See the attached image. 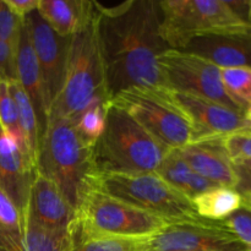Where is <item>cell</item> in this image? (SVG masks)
Listing matches in <instances>:
<instances>
[{
    "mask_svg": "<svg viewBox=\"0 0 251 251\" xmlns=\"http://www.w3.org/2000/svg\"><path fill=\"white\" fill-rule=\"evenodd\" d=\"M0 126L28 151L19 122L16 104L9 88V82L0 80Z\"/></svg>",
    "mask_w": 251,
    "mask_h": 251,
    "instance_id": "cell-26",
    "label": "cell"
},
{
    "mask_svg": "<svg viewBox=\"0 0 251 251\" xmlns=\"http://www.w3.org/2000/svg\"><path fill=\"white\" fill-rule=\"evenodd\" d=\"M221 78L230 100L244 112L251 104V69H221Z\"/></svg>",
    "mask_w": 251,
    "mask_h": 251,
    "instance_id": "cell-24",
    "label": "cell"
},
{
    "mask_svg": "<svg viewBox=\"0 0 251 251\" xmlns=\"http://www.w3.org/2000/svg\"><path fill=\"white\" fill-rule=\"evenodd\" d=\"M176 151L201 176L216 185L234 189L237 178L233 162L218 139L191 142Z\"/></svg>",
    "mask_w": 251,
    "mask_h": 251,
    "instance_id": "cell-17",
    "label": "cell"
},
{
    "mask_svg": "<svg viewBox=\"0 0 251 251\" xmlns=\"http://www.w3.org/2000/svg\"><path fill=\"white\" fill-rule=\"evenodd\" d=\"M9 88L15 100V104H16L17 113H19V122L25 137V142H26V146L28 149L32 159L36 163L41 136H39L38 122H37V115L34 112L33 104H32L27 93L24 91V88L21 87L19 81H10Z\"/></svg>",
    "mask_w": 251,
    "mask_h": 251,
    "instance_id": "cell-22",
    "label": "cell"
},
{
    "mask_svg": "<svg viewBox=\"0 0 251 251\" xmlns=\"http://www.w3.org/2000/svg\"><path fill=\"white\" fill-rule=\"evenodd\" d=\"M168 92L193 125V142L217 140L226 135L251 127V123L244 117V113L233 110L206 98L178 91L168 90Z\"/></svg>",
    "mask_w": 251,
    "mask_h": 251,
    "instance_id": "cell-12",
    "label": "cell"
},
{
    "mask_svg": "<svg viewBox=\"0 0 251 251\" xmlns=\"http://www.w3.org/2000/svg\"><path fill=\"white\" fill-rule=\"evenodd\" d=\"M191 201L199 217L212 222H222L243 205L240 194L228 186H215Z\"/></svg>",
    "mask_w": 251,
    "mask_h": 251,
    "instance_id": "cell-21",
    "label": "cell"
},
{
    "mask_svg": "<svg viewBox=\"0 0 251 251\" xmlns=\"http://www.w3.org/2000/svg\"><path fill=\"white\" fill-rule=\"evenodd\" d=\"M108 103L109 102L93 103L73 119L76 130L83 141L92 147L104 131Z\"/></svg>",
    "mask_w": 251,
    "mask_h": 251,
    "instance_id": "cell-23",
    "label": "cell"
},
{
    "mask_svg": "<svg viewBox=\"0 0 251 251\" xmlns=\"http://www.w3.org/2000/svg\"><path fill=\"white\" fill-rule=\"evenodd\" d=\"M37 176L29 152L0 126V189L26 220L27 203Z\"/></svg>",
    "mask_w": 251,
    "mask_h": 251,
    "instance_id": "cell-13",
    "label": "cell"
},
{
    "mask_svg": "<svg viewBox=\"0 0 251 251\" xmlns=\"http://www.w3.org/2000/svg\"><path fill=\"white\" fill-rule=\"evenodd\" d=\"M110 102L169 150L193 142V125L166 88L132 87L118 93Z\"/></svg>",
    "mask_w": 251,
    "mask_h": 251,
    "instance_id": "cell-8",
    "label": "cell"
},
{
    "mask_svg": "<svg viewBox=\"0 0 251 251\" xmlns=\"http://www.w3.org/2000/svg\"><path fill=\"white\" fill-rule=\"evenodd\" d=\"M97 33L110 100L132 87L167 88L158 59L169 48L159 32L158 0L95 1Z\"/></svg>",
    "mask_w": 251,
    "mask_h": 251,
    "instance_id": "cell-1",
    "label": "cell"
},
{
    "mask_svg": "<svg viewBox=\"0 0 251 251\" xmlns=\"http://www.w3.org/2000/svg\"><path fill=\"white\" fill-rule=\"evenodd\" d=\"M96 102H110L97 33V12L71 37L63 86L49 108L48 123L73 120Z\"/></svg>",
    "mask_w": 251,
    "mask_h": 251,
    "instance_id": "cell-4",
    "label": "cell"
},
{
    "mask_svg": "<svg viewBox=\"0 0 251 251\" xmlns=\"http://www.w3.org/2000/svg\"><path fill=\"white\" fill-rule=\"evenodd\" d=\"M16 71L17 81L33 104L37 122H38L39 136L42 137V135L46 131L47 125H48L49 107L48 102H47L46 90H44L43 77H42L38 60H37L36 53H34L33 46H32L31 36H29L26 21H24L19 46H17Z\"/></svg>",
    "mask_w": 251,
    "mask_h": 251,
    "instance_id": "cell-16",
    "label": "cell"
},
{
    "mask_svg": "<svg viewBox=\"0 0 251 251\" xmlns=\"http://www.w3.org/2000/svg\"><path fill=\"white\" fill-rule=\"evenodd\" d=\"M171 151L126 112L108 103L104 131L93 146L97 173H151Z\"/></svg>",
    "mask_w": 251,
    "mask_h": 251,
    "instance_id": "cell-3",
    "label": "cell"
},
{
    "mask_svg": "<svg viewBox=\"0 0 251 251\" xmlns=\"http://www.w3.org/2000/svg\"><path fill=\"white\" fill-rule=\"evenodd\" d=\"M36 169L58 186L76 212L95 188L93 147L83 141L73 120L48 123L39 140Z\"/></svg>",
    "mask_w": 251,
    "mask_h": 251,
    "instance_id": "cell-2",
    "label": "cell"
},
{
    "mask_svg": "<svg viewBox=\"0 0 251 251\" xmlns=\"http://www.w3.org/2000/svg\"><path fill=\"white\" fill-rule=\"evenodd\" d=\"M244 117L247 118V119L249 120V122L251 123V104L248 105L247 109L244 110Z\"/></svg>",
    "mask_w": 251,
    "mask_h": 251,
    "instance_id": "cell-34",
    "label": "cell"
},
{
    "mask_svg": "<svg viewBox=\"0 0 251 251\" xmlns=\"http://www.w3.org/2000/svg\"><path fill=\"white\" fill-rule=\"evenodd\" d=\"M37 11L56 33L71 37L92 21L96 7L90 0H39Z\"/></svg>",
    "mask_w": 251,
    "mask_h": 251,
    "instance_id": "cell-18",
    "label": "cell"
},
{
    "mask_svg": "<svg viewBox=\"0 0 251 251\" xmlns=\"http://www.w3.org/2000/svg\"><path fill=\"white\" fill-rule=\"evenodd\" d=\"M159 68L167 88L206 98L244 113L226 92L221 69L207 59L180 49H168L159 55Z\"/></svg>",
    "mask_w": 251,
    "mask_h": 251,
    "instance_id": "cell-9",
    "label": "cell"
},
{
    "mask_svg": "<svg viewBox=\"0 0 251 251\" xmlns=\"http://www.w3.org/2000/svg\"><path fill=\"white\" fill-rule=\"evenodd\" d=\"M232 162L251 161V127L218 139Z\"/></svg>",
    "mask_w": 251,
    "mask_h": 251,
    "instance_id": "cell-29",
    "label": "cell"
},
{
    "mask_svg": "<svg viewBox=\"0 0 251 251\" xmlns=\"http://www.w3.org/2000/svg\"><path fill=\"white\" fill-rule=\"evenodd\" d=\"M156 173L190 200L215 186H220L196 173L176 150L169 152Z\"/></svg>",
    "mask_w": 251,
    "mask_h": 251,
    "instance_id": "cell-20",
    "label": "cell"
},
{
    "mask_svg": "<svg viewBox=\"0 0 251 251\" xmlns=\"http://www.w3.org/2000/svg\"><path fill=\"white\" fill-rule=\"evenodd\" d=\"M25 21L28 27L32 46L43 77L47 102L50 108L63 86L73 36L65 37L56 33L37 10L31 12Z\"/></svg>",
    "mask_w": 251,
    "mask_h": 251,
    "instance_id": "cell-11",
    "label": "cell"
},
{
    "mask_svg": "<svg viewBox=\"0 0 251 251\" xmlns=\"http://www.w3.org/2000/svg\"><path fill=\"white\" fill-rule=\"evenodd\" d=\"M145 238L73 237L70 251H145Z\"/></svg>",
    "mask_w": 251,
    "mask_h": 251,
    "instance_id": "cell-25",
    "label": "cell"
},
{
    "mask_svg": "<svg viewBox=\"0 0 251 251\" xmlns=\"http://www.w3.org/2000/svg\"><path fill=\"white\" fill-rule=\"evenodd\" d=\"M95 186L119 200L168 222L203 220L196 213L193 201L167 183L156 172L140 174L97 173Z\"/></svg>",
    "mask_w": 251,
    "mask_h": 251,
    "instance_id": "cell-7",
    "label": "cell"
},
{
    "mask_svg": "<svg viewBox=\"0 0 251 251\" xmlns=\"http://www.w3.org/2000/svg\"><path fill=\"white\" fill-rule=\"evenodd\" d=\"M233 167L237 178L234 189L243 200H251V161L233 162Z\"/></svg>",
    "mask_w": 251,
    "mask_h": 251,
    "instance_id": "cell-32",
    "label": "cell"
},
{
    "mask_svg": "<svg viewBox=\"0 0 251 251\" xmlns=\"http://www.w3.org/2000/svg\"><path fill=\"white\" fill-rule=\"evenodd\" d=\"M221 223L247 248L248 251H251V206L243 202L234 213Z\"/></svg>",
    "mask_w": 251,
    "mask_h": 251,
    "instance_id": "cell-28",
    "label": "cell"
},
{
    "mask_svg": "<svg viewBox=\"0 0 251 251\" xmlns=\"http://www.w3.org/2000/svg\"><path fill=\"white\" fill-rule=\"evenodd\" d=\"M183 50L202 56L220 69H251V31L199 37Z\"/></svg>",
    "mask_w": 251,
    "mask_h": 251,
    "instance_id": "cell-15",
    "label": "cell"
},
{
    "mask_svg": "<svg viewBox=\"0 0 251 251\" xmlns=\"http://www.w3.org/2000/svg\"><path fill=\"white\" fill-rule=\"evenodd\" d=\"M24 21L25 19H20L10 10L5 0H0V39L9 43L16 50Z\"/></svg>",
    "mask_w": 251,
    "mask_h": 251,
    "instance_id": "cell-30",
    "label": "cell"
},
{
    "mask_svg": "<svg viewBox=\"0 0 251 251\" xmlns=\"http://www.w3.org/2000/svg\"><path fill=\"white\" fill-rule=\"evenodd\" d=\"M145 251H248L221 222L171 223L145 238Z\"/></svg>",
    "mask_w": 251,
    "mask_h": 251,
    "instance_id": "cell-10",
    "label": "cell"
},
{
    "mask_svg": "<svg viewBox=\"0 0 251 251\" xmlns=\"http://www.w3.org/2000/svg\"><path fill=\"white\" fill-rule=\"evenodd\" d=\"M243 202H244V203H247V205L251 206V200H243Z\"/></svg>",
    "mask_w": 251,
    "mask_h": 251,
    "instance_id": "cell-35",
    "label": "cell"
},
{
    "mask_svg": "<svg viewBox=\"0 0 251 251\" xmlns=\"http://www.w3.org/2000/svg\"><path fill=\"white\" fill-rule=\"evenodd\" d=\"M73 232H51L26 222L25 233L15 238H0V251H70Z\"/></svg>",
    "mask_w": 251,
    "mask_h": 251,
    "instance_id": "cell-19",
    "label": "cell"
},
{
    "mask_svg": "<svg viewBox=\"0 0 251 251\" xmlns=\"http://www.w3.org/2000/svg\"><path fill=\"white\" fill-rule=\"evenodd\" d=\"M26 229V220L11 199L0 189V238L20 237Z\"/></svg>",
    "mask_w": 251,
    "mask_h": 251,
    "instance_id": "cell-27",
    "label": "cell"
},
{
    "mask_svg": "<svg viewBox=\"0 0 251 251\" xmlns=\"http://www.w3.org/2000/svg\"><path fill=\"white\" fill-rule=\"evenodd\" d=\"M76 218V211L58 186L37 173L29 193L26 222L51 232L69 230Z\"/></svg>",
    "mask_w": 251,
    "mask_h": 251,
    "instance_id": "cell-14",
    "label": "cell"
},
{
    "mask_svg": "<svg viewBox=\"0 0 251 251\" xmlns=\"http://www.w3.org/2000/svg\"><path fill=\"white\" fill-rule=\"evenodd\" d=\"M16 49L0 39V80L17 81Z\"/></svg>",
    "mask_w": 251,
    "mask_h": 251,
    "instance_id": "cell-31",
    "label": "cell"
},
{
    "mask_svg": "<svg viewBox=\"0 0 251 251\" xmlns=\"http://www.w3.org/2000/svg\"><path fill=\"white\" fill-rule=\"evenodd\" d=\"M171 225L164 218L141 210L95 188L87 194L71 226L73 237L145 238Z\"/></svg>",
    "mask_w": 251,
    "mask_h": 251,
    "instance_id": "cell-5",
    "label": "cell"
},
{
    "mask_svg": "<svg viewBox=\"0 0 251 251\" xmlns=\"http://www.w3.org/2000/svg\"><path fill=\"white\" fill-rule=\"evenodd\" d=\"M159 32L171 49L183 50L193 39L251 31L226 0H159Z\"/></svg>",
    "mask_w": 251,
    "mask_h": 251,
    "instance_id": "cell-6",
    "label": "cell"
},
{
    "mask_svg": "<svg viewBox=\"0 0 251 251\" xmlns=\"http://www.w3.org/2000/svg\"><path fill=\"white\" fill-rule=\"evenodd\" d=\"M39 0H5L7 6L20 19H26L31 12L36 11Z\"/></svg>",
    "mask_w": 251,
    "mask_h": 251,
    "instance_id": "cell-33",
    "label": "cell"
}]
</instances>
